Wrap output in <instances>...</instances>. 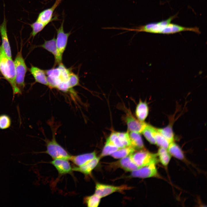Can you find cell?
<instances>
[{
	"instance_id": "6da1fadb",
	"label": "cell",
	"mask_w": 207,
	"mask_h": 207,
	"mask_svg": "<svg viewBox=\"0 0 207 207\" xmlns=\"http://www.w3.org/2000/svg\"><path fill=\"white\" fill-rule=\"evenodd\" d=\"M171 16L166 20L156 22H152L143 25H139L132 28L120 27L119 30L129 31L169 34L184 31H190L196 33L198 31V27H187L171 23L172 20L177 16Z\"/></svg>"
},
{
	"instance_id": "7a4b0ae2",
	"label": "cell",
	"mask_w": 207,
	"mask_h": 207,
	"mask_svg": "<svg viewBox=\"0 0 207 207\" xmlns=\"http://www.w3.org/2000/svg\"><path fill=\"white\" fill-rule=\"evenodd\" d=\"M0 72L12 88L13 99L15 95L21 94L22 92L16 84L14 62L6 55L1 45L0 46Z\"/></svg>"
},
{
	"instance_id": "3957f363",
	"label": "cell",
	"mask_w": 207,
	"mask_h": 207,
	"mask_svg": "<svg viewBox=\"0 0 207 207\" xmlns=\"http://www.w3.org/2000/svg\"><path fill=\"white\" fill-rule=\"evenodd\" d=\"M14 62L16 85L22 92L25 87L24 78L27 71V67L23 57L21 50L17 53Z\"/></svg>"
},
{
	"instance_id": "277c9868",
	"label": "cell",
	"mask_w": 207,
	"mask_h": 207,
	"mask_svg": "<svg viewBox=\"0 0 207 207\" xmlns=\"http://www.w3.org/2000/svg\"><path fill=\"white\" fill-rule=\"evenodd\" d=\"M53 133L52 138L51 140H45L46 153L53 159L70 160L71 156L57 142L55 137V132Z\"/></svg>"
},
{
	"instance_id": "5b68a950",
	"label": "cell",
	"mask_w": 207,
	"mask_h": 207,
	"mask_svg": "<svg viewBox=\"0 0 207 207\" xmlns=\"http://www.w3.org/2000/svg\"><path fill=\"white\" fill-rule=\"evenodd\" d=\"M135 163L140 168L151 164H156L158 161L157 154L144 150H140L130 155Z\"/></svg>"
},
{
	"instance_id": "8992f818",
	"label": "cell",
	"mask_w": 207,
	"mask_h": 207,
	"mask_svg": "<svg viewBox=\"0 0 207 207\" xmlns=\"http://www.w3.org/2000/svg\"><path fill=\"white\" fill-rule=\"evenodd\" d=\"M64 20L63 19L60 27L58 29L55 28L57 33L56 39V43L58 53L59 61L61 63L63 53L65 50L69 36L71 34V31L65 33L64 29Z\"/></svg>"
},
{
	"instance_id": "52a82bcc",
	"label": "cell",
	"mask_w": 207,
	"mask_h": 207,
	"mask_svg": "<svg viewBox=\"0 0 207 207\" xmlns=\"http://www.w3.org/2000/svg\"><path fill=\"white\" fill-rule=\"evenodd\" d=\"M129 189L125 185L120 186L97 183L95 187V194L100 198L106 196L115 192H120Z\"/></svg>"
},
{
	"instance_id": "ba28073f",
	"label": "cell",
	"mask_w": 207,
	"mask_h": 207,
	"mask_svg": "<svg viewBox=\"0 0 207 207\" xmlns=\"http://www.w3.org/2000/svg\"><path fill=\"white\" fill-rule=\"evenodd\" d=\"M62 1L55 0L54 4L51 7L45 9L39 13L36 21L47 25L52 21L58 20L57 16L53 17V12Z\"/></svg>"
},
{
	"instance_id": "9c48e42d",
	"label": "cell",
	"mask_w": 207,
	"mask_h": 207,
	"mask_svg": "<svg viewBox=\"0 0 207 207\" xmlns=\"http://www.w3.org/2000/svg\"><path fill=\"white\" fill-rule=\"evenodd\" d=\"M132 177L142 178L156 177L158 176L155 164H151L143 166L132 171Z\"/></svg>"
},
{
	"instance_id": "30bf717a",
	"label": "cell",
	"mask_w": 207,
	"mask_h": 207,
	"mask_svg": "<svg viewBox=\"0 0 207 207\" xmlns=\"http://www.w3.org/2000/svg\"><path fill=\"white\" fill-rule=\"evenodd\" d=\"M125 120L129 132L141 133L147 124L144 122L136 119L129 111L126 113Z\"/></svg>"
},
{
	"instance_id": "8fae6325",
	"label": "cell",
	"mask_w": 207,
	"mask_h": 207,
	"mask_svg": "<svg viewBox=\"0 0 207 207\" xmlns=\"http://www.w3.org/2000/svg\"><path fill=\"white\" fill-rule=\"evenodd\" d=\"M4 12L3 21L0 25V33L2 40L1 46L6 55L9 57L12 58L11 47L7 34V21L5 18L4 11Z\"/></svg>"
},
{
	"instance_id": "7c38bea8",
	"label": "cell",
	"mask_w": 207,
	"mask_h": 207,
	"mask_svg": "<svg viewBox=\"0 0 207 207\" xmlns=\"http://www.w3.org/2000/svg\"><path fill=\"white\" fill-rule=\"evenodd\" d=\"M68 160L55 159L52 161L51 163L55 167L60 174L64 175L71 173L73 170Z\"/></svg>"
},
{
	"instance_id": "4fadbf2b",
	"label": "cell",
	"mask_w": 207,
	"mask_h": 207,
	"mask_svg": "<svg viewBox=\"0 0 207 207\" xmlns=\"http://www.w3.org/2000/svg\"><path fill=\"white\" fill-rule=\"evenodd\" d=\"M99 159V157H96L83 165L74 167L72 168L73 170L80 172L85 175H89L97 165Z\"/></svg>"
},
{
	"instance_id": "5bb4252c",
	"label": "cell",
	"mask_w": 207,
	"mask_h": 207,
	"mask_svg": "<svg viewBox=\"0 0 207 207\" xmlns=\"http://www.w3.org/2000/svg\"><path fill=\"white\" fill-rule=\"evenodd\" d=\"M30 71L33 76L35 82L48 87L49 84L45 70L32 65L30 69Z\"/></svg>"
},
{
	"instance_id": "9a60e30c",
	"label": "cell",
	"mask_w": 207,
	"mask_h": 207,
	"mask_svg": "<svg viewBox=\"0 0 207 207\" xmlns=\"http://www.w3.org/2000/svg\"><path fill=\"white\" fill-rule=\"evenodd\" d=\"M39 47L43 48L52 54L54 56L56 63L59 64L61 63L59 60L56 45V38L55 37L50 40H45L44 43Z\"/></svg>"
},
{
	"instance_id": "2e32d148",
	"label": "cell",
	"mask_w": 207,
	"mask_h": 207,
	"mask_svg": "<svg viewBox=\"0 0 207 207\" xmlns=\"http://www.w3.org/2000/svg\"><path fill=\"white\" fill-rule=\"evenodd\" d=\"M96 157L95 152L75 156H71L70 159L78 166L83 165Z\"/></svg>"
},
{
	"instance_id": "e0dca14e",
	"label": "cell",
	"mask_w": 207,
	"mask_h": 207,
	"mask_svg": "<svg viewBox=\"0 0 207 207\" xmlns=\"http://www.w3.org/2000/svg\"><path fill=\"white\" fill-rule=\"evenodd\" d=\"M149 108L146 101H143L140 99L135 110V115L137 119L144 122L149 113Z\"/></svg>"
},
{
	"instance_id": "ac0fdd59",
	"label": "cell",
	"mask_w": 207,
	"mask_h": 207,
	"mask_svg": "<svg viewBox=\"0 0 207 207\" xmlns=\"http://www.w3.org/2000/svg\"><path fill=\"white\" fill-rule=\"evenodd\" d=\"M131 146L135 150H144L145 147L140 133L130 131L129 132Z\"/></svg>"
},
{
	"instance_id": "d6986e66",
	"label": "cell",
	"mask_w": 207,
	"mask_h": 207,
	"mask_svg": "<svg viewBox=\"0 0 207 207\" xmlns=\"http://www.w3.org/2000/svg\"><path fill=\"white\" fill-rule=\"evenodd\" d=\"M118 163L120 167L128 171H132L140 168L133 162L130 155L122 158Z\"/></svg>"
},
{
	"instance_id": "ffe728a7",
	"label": "cell",
	"mask_w": 207,
	"mask_h": 207,
	"mask_svg": "<svg viewBox=\"0 0 207 207\" xmlns=\"http://www.w3.org/2000/svg\"><path fill=\"white\" fill-rule=\"evenodd\" d=\"M167 149L171 155L179 160L184 159L183 152L179 145L174 142L169 143Z\"/></svg>"
},
{
	"instance_id": "44dd1931",
	"label": "cell",
	"mask_w": 207,
	"mask_h": 207,
	"mask_svg": "<svg viewBox=\"0 0 207 207\" xmlns=\"http://www.w3.org/2000/svg\"><path fill=\"white\" fill-rule=\"evenodd\" d=\"M135 150L131 146L119 148L112 153L111 155L115 158H122L132 154Z\"/></svg>"
},
{
	"instance_id": "7402d4cb",
	"label": "cell",
	"mask_w": 207,
	"mask_h": 207,
	"mask_svg": "<svg viewBox=\"0 0 207 207\" xmlns=\"http://www.w3.org/2000/svg\"><path fill=\"white\" fill-rule=\"evenodd\" d=\"M156 129V128L154 127L147 124L141 133L147 140L152 144H156L154 136V132Z\"/></svg>"
},
{
	"instance_id": "603a6c76",
	"label": "cell",
	"mask_w": 207,
	"mask_h": 207,
	"mask_svg": "<svg viewBox=\"0 0 207 207\" xmlns=\"http://www.w3.org/2000/svg\"><path fill=\"white\" fill-rule=\"evenodd\" d=\"M159 160L164 166H167L171 159V156L166 149L160 147L158 149V153Z\"/></svg>"
},
{
	"instance_id": "cb8c5ba5",
	"label": "cell",
	"mask_w": 207,
	"mask_h": 207,
	"mask_svg": "<svg viewBox=\"0 0 207 207\" xmlns=\"http://www.w3.org/2000/svg\"><path fill=\"white\" fill-rule=\"evenodd\" d=\"M119 148L114 145L108 138L104 145L100 157H103L111 155L112 153Z\"/></svg>"
},
{
	"instance_id": "d4e9b609",
	"label": "cell",
	"mask_w": 207,
	"mask_h": 207,
	"mask_svg": "<svg viewBox=\"0 0 207 207\" xmlns=\"http://www.w3.org/2000/svg\"><path fill=\"white\" fill-rule=\"evenodd\" d=\"M154 136L156 144L160 147L167 149L170 143L168 140L158 132L157 129L154 132Z\"/></svg>"
},
{
	"instance_id": "484cf974",
	"label": "cell",
	"mask_w": 207,
	"mask_h": 207,
	"mask_svg": "<svg viewBox=\"0 0 207 207\" xmlns=\"http://www.w3.org/2000/svg\"><path fill=\"white\" fill-rule=\"evenodd\" d=\"M157 130L168 140L170 143L174 142V135L172 126L168 125L162 129H157Z\"/></svg>"
},
{
	"instance_id": "4316f807",
	"label": "cell",
	"mask_w": 207,
	"mask_h": 207,
	"mask_svg": "<svg viewBox=\"0 0 207 207\" xmlns=\"http://www.w3.org/2000/svg\"><path fill=\"white\" fill-rule=\"evenodd\" d=\"M100 198L95 193L87 196L84 199V202L88 207H97L99 203Z\"/></svg>"
},
{
	"instance_id": "83f0119b",
	"label": "cell",
	"mask_w": 207,
	"mask_h": 207,
	"mask_svg": "<svg viewBox=\"0 0 207 207\" xmlns=\"http://www.w3.org/2000/svg\"><path fill=\"white\" fill-rule=\"evenodd\" d=\"M30 25L32 30L31 35L33 38H34L38 33L43 30L47 26L46 25L36 20L32 24H30Z\"/></svg>"
},
{
	"instance_id": "f1b7e54d",
	"label": "cell",
	"mask_w": 207,
	"mask_h": 207,
	"mask_svg": "<svg viewBox=\"0 0 207 207\" xmlns=\"http://www.w3.org/2000/svg\"><path fill=\"white\" fill-rule=\"evenodd\" d=\"M11 119L10 117L5 114L0 115V129L4 130L10 127L11 125Z\"/></svg>"
},
{
	"instance_id": "f546056e",
	"label": "cell",
	"mask_w": 207,
	"mask_h": 207,
	"mask_svg": "<svg viewBox=\"0 0 207 207\" xmlns=\"http://www.w3.org/2000/svg\"><path fill=\"white\" fill-rule=\"evenodd\" d=\"M121 142L125 147L131 146V142L128 132H116Z\"/></svg>"
},
{
	"instance_id": "4dcf8cb0",
	"label": "cell",
	"mask_w": 207,
	"mask_h": 207,
	"mask_svg": "<svg viewBox=\"0 0 207 207\" xmlns=\"http://www.w3.org/2000/svg\"><path fill=\"white\" fill-rule=\"evenodd\" d=\"M58 67L61 70L60 78L62 82H67L71 73L69 70L66 68L62 63L59 64Z\"/></svg>"
},
{
	"instance_id": "1f68e13d",
	"label": "cell",
	"mask_w": 207,
	"mask_h": 207,
	"mask_svg": "<svg viewBox=\"0 0 207 207\" xmlns=\"http://www.w3.org/2000/svg\"><path fill=\"white\" fill-rule=\"evenodd\" d=\"M108 138L114 145L118 147L122 148L125 147L120 140L116 132H112Z\"/></svg>"
},
{
	"instance_id": "d6a6232c",
	"label": "cell",
	"mask_w": 207,
	"mask_h": 207,
	"mask_svg": "<svg viewBox=\"0 0 207 207\" xmlns=\"http://www.w3.org/2000/svg\"><path fill=\"white\" fill-rule=\"evenodd\" d=\"M45 71L48 77L54 79L60 78L61 70L58 67L45 70Z\"/></svg>"
},
{
	"instance_id": "836d02e7",
	"label": "cell",
	"mask_w": 207,
	"mask_h": 207,
	"mask_svg": "<svg viewBox=\"0 0 207 207\" xmlns=\"http://www.w3.org/2000/svg\"><path fill=\"white\" fill-rule=\"evenodd\" d=\"M68 83L71 89L79 85V79L78 75L73 73H70L68 80Z\"/></svg>"
},
{
	"instance_id": "e575fe53",
	"label": "cell",
	"mask_w": 207,
	"mask_h": 207,
	"mask_svg": "<svg viewBox=\"0 0 207 207\" xmlns=\"http://www.w3.org/2000/svg\"><path fill=\"white\" fill-rule=\"evenodd\" d=\"M46 1H47V0H45Z\"/></svg>"
}]
</instances>
